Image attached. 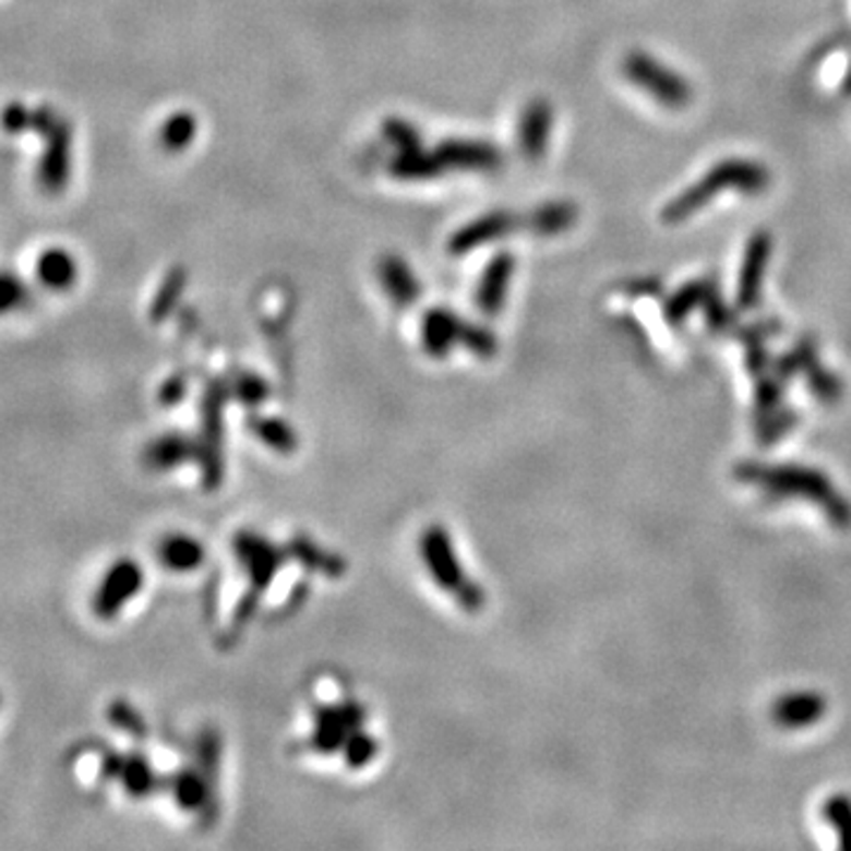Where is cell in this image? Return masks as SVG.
<instances>
[{
	"label": "cell",
	"mask_w": 851,
	"mask_h": 851,
	"mask_svg": "<svg viewBox=\"0 0 851 851\" xmlns=\"http://www.w3.org/2000/svg\"><path fill=\"white\" fill-rule=\"evenodd\" d=\"M176 800L184 808H199L206 802L204 783L194 774H182L176 780Z\"/></svg>",
	"instance_id": "17"
},
{
	"label": "cell",
	"mask_w": 851,
	"mask_h": 851,
	"mask_svg": "<svg viewBox=\"0 0 851 851\" xmlns=\"http://www.w3.org/2000/svg\"><path fill=\"white\" fill-rule=\"evenodd\" d=\"M551 121L553 113L547 103H532L525 111V117L520 121V147L528 159H539L544 154L549 133H551Z\"/></svg>",
	"instance_id": "8"
},
{
	"label": "cell",
	"mask_w": 851,
	"mask_h": 851,
	"mask_svg": "<svg viewBox=\"0 0 851 851\" xmlns=\"http://www.w3.org/2000/svg\"><path fill=\"white\" fill-rule=\"evenodd\" d=\"M577 220V206L571 202H556L542 206L532 218V230L539 235H559Z\"/></svg>",
	"instance_id": "12"
},
{
	"label": "cell",
	"mask_w": 851,
	"mask_h": 851,
	"mask_svg": "<svg viewBox=\"0 0 851 851\" xmlns=\"http://www.w3.org/2000/svg\"><path fill=\"white\" fill-rule=\"evenodd\" d=\"M255 433H259L267 445H273L277 450H291L296 445L293 431L284 421L263 419L259 425H255Z\"/></svg>",
	"instance_id": "18"
},
{
	"label": "cell",
	"mask_w": 851,
	"mask_h": 851,
	"mask_svg": "<svg viewBox=\"0 0 851 851\" xmlns=\"http://www.w3.org/2000/svg\"><path fill=\"white\" fill-rule=\"evenodd\" d=\"M454 336H457V320H452L445 312H433L423 329L425 346L431 348V352L443 355L452 346Z\"/></svg>",
	"instance_id": "14"
},
{
	"label": "cell",
	"mask_w": 851,
	"mask_h": 851,
	"mask_svg": "<svg viewBox=\"0 0 851 851\" xmlns=\"http://www.w3.org/2000/svg\"><path fill=\"white\" fill-rule=\"evenodd\" d=\"M142 587V571L140 563L133 559H121L113 563L107 575L99 582V587L93 596V613L103 620L117 618L123 606L135 599Z\"/></svg>",
	"instance_id": "5"
},
{
	"label": "cell",
	"mask_w": 851,
	"mask_h": 851,
	"mask_svg": "<svg viewBox=\"0 0 851 851\" xmlns=\"http://www.w3.org/2000/svg\"><path fill=\"white\" fill-rule=\"evenodd\" d=\"M511 269H514V261H508V259H500L492 267V281H486V287H482V293H480V305L486 308L488 312L500 310Z\"/></svg>",
	"instance_id": "16"
},
{
	"label": "cell",
	"mask_w": 851,
	"mask_h": 851,
	"mask_svg": "<svg viewBox=\"0 0 851 851\" xmlns=\"http://www.w3.org/2000/svg\"><path fill=\"white\" fill-rule=\"evenodd\" d=\"M771 259V235L769 232H755L747 241V249L743 255L741 277H738L735 289V308L738 310H752L759 305L762 298V284L766 275V265Z\"/></svg>",
	"instance_id": "6"
},
{
	"label": "cell",
	"mask_w": 851,
	"mask_h": 851,
	"mask_svg": "<svg viewBox=\"0 0 851 851\" xmlns=\"http://www.w3.org/2000/svg\"><path fill=\"white\" fill-rule=\"evenodd\" d=\"M188 450L190 445L184 443L182 438H159L145 450V464L149 468H156V471H161V468L178 466L182 459H188Z\"/></svg>",
	"instance_id": "13"
},
{
	"label": "cell",
	"mask_w": 851,
	"mask_h": 851,
	"mask_svg": "<svg viewBox=\"0 0 851 851\" xmlns=\"http://www.w3.org/2000/svg\"><path fill=\"white\" fill-rule=\"evenodd\" d=\"M769 182H771V173L764 164L750 161V159H727L709 168L707 176H703L698 182H693L691 188L676 194L672 202L662 208L660 218L670 225L688 220L693 213L703 211V206H707L721 192L735 190L755 196L769 188Z\"/></svg>",
	"instance_id": "1"
},
{
	"label": "cell",
	"mask_w": 851,
	"mask_h": 851,
	"mask_svg": "<svg viewBox=\"0 0 851 851\" xmlns=\"http://www.w3.org/2000/svg\"><path fill=\"white\" fill-rule=\"evenodd\" d=\"M823 818L837 828L840 844L844 849H851V800L844 798V794H835V798H830L826 806H823Z\"/></svg>",
	"instance_id": "15"
},
{
	"label": "cell",
	"mask_w": 851,
	"mask_h": 851,
	"mask_svg": "<svg viewBox=\"0 0 851 851\" xmlns=\"http://www.w3.org/2000/svg\"><path fill=\"white\" fill-rule=\"evenodd\" d=\"M622 71L634 85L646 91L656 103L670 109H684L691 105L693 91L684 76H679L670 67L660 64L656 57L634 50L622 62Z\"/></svg>",
	"instance_id": "3"
},
{
	"label": "cell",
	"mask_w": 851,
	"mask_h": 851,
	"mask_svg": "<svg viewBox=\"0 0 851 851\" xmlns=\"http://www.w3.org/2000/svg\"><path fill=\"white\" fill-rule=\"evenodd\" d=\"M715 293V287L709 279L700 281H691L686 287H681L670 301L664 305V315L672 324H679L681 320H686L695 308H703L709 296Z\"/></svg>",
	"instance_id": "10"
},
{
	"label": "cell",
	"mask_w": 851,
	"mask_h": 851,
	"mask_svg": "<svg viewBox=\"0 0 851 851\" xmlns=\"http://www.w3.org/2000/svg\"><path fill=\"white\" fill-rule=\"evenodd\" d=\"M735 478H741L743 482H752V486H759L762 490L771 492V494H792V496H804V500L816 502L830 520L837 525H847L851 523V506L844 500V496L837 494L832 482L820 476L818 471H812V468H802V466H766V464H743L741 468H735Z\"/></svg>",
	"instance_id": "2"
},
{
	"label": "cell",
	"mask_w": 851,
	"mask_h": 851,
	"mask_svg": "<svg viewBox=\"0 0 851 851\" xmlns=\"http://www.w3.org/2000/svg\"><path fill=\"white\" fill-rule=\"evenodd\" d=\"M421 549H423V561L431 567L433 577L443 585V589L454 591L462 599L466 608H478L480 606V591L471 585H466L462 567L457 556H454L452 544L443 528H429V532L421 539Z\"/></svg>",
	"instance_id": "4"
},
{
	"label": "cell",
	"mask_w": 851,
	"mask_h": 851,
	"mask_svg": "<svg viewBox=\"0 0 851 851\" xmlns=\"http://www.w3.org/2000/svg\"><path fill=\"white\" fill-rule=\"evenodd\" d=\"M109 721L117 729H121L125 733H133V735H140L142 731H145V721H142V717L135 712V709L128 703H123V700L111 703Z\"/></svg>",
	"instance_id": "19"
},
{
	"label": "cell",
	"mask_w": 851,
	"mask_h": 851,
	"mask_svg": "<svg viewBox=\"0 0 851 851\" xmlns=\"http://www.w3.org/2000/svg\"><path fill=\"white\" fill-rule=\"evenodd\" d=\"M826 698H823L820 693L800 691L783 695V698L774 705L771 717L786 729H802L826 715Z\"/></svg>",
	"instance_id": "7"
},
{
	"label": "cell",
	"mask_w": 851,
	"mask_h": 851,
	"mask_svg": "<svg viewBox=\"0 0 851 851\" xmlns=\"http://www.w3.org/2000/svg\"><path fill=\"white\" fill-rule=\"evenodd\" d=\"M119 780L123 783L125 792L131 794V798H147V794L154 790V783H156L149 762L142 755H137V752H135V755L123 757Z\"/></svg>",
	"instance_id": "11"
},
{
	"label": "cell",
	"mask_w": 851,
	"mask_h": 851,
	"mask_svg": "<svg viewBox=\"0 0 851 851\" xmlns=\"http://www.w3.org/2000/svg\"><path fill=\"white\" fill-rule=\"evenodd\" d=\"M374 755H376V743L369 735L358 733V735H350L346 741V759L350 766H355V769L367 766L374 759Z\"/></svg>",
	"instance_id": "20"
},
{
	"label": "cell",
	"mask_w": 851,
	"mask_h": 851,
	"mask_svg": "<svg viewBox=\"0 0 851 851\" xmlns=\"http://www.w3.org/2000/svg\"><path fill=\"white\" fill-rule=\"evenodd\" d=\"M705 315H707V322L712 329H727V326L731 324V310L721 303V298L717 296V291L707 298L705 301Z\"/></svg>",
	"instance_id": "21"
},
{
	"label": "cell",
	"mask_w": 851,
	"mask_h": 851,
	"mask_svg": "<svg viewBox=\"0 0 851 851\" xmlns=\"http://www.w3.org/2000/svg\"><path fill=\"white\" fill-rule=\"evenodd\" d=\"M159 559L168 571L188 573L194 571V567L204 561V547L192 537L173 535V537H166L161 542Z\"/></svg>",
	"instance_id": "9"
}]
</instances>
